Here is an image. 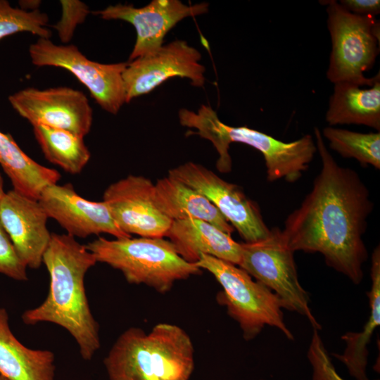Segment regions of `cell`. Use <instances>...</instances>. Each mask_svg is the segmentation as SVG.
<instances>
[{"label": "cell", "instance_id": "1", "mask_svg": "<svg viewBox=\"0 0 380 380\" xmlns=\"http://www.w3.org/2000/svg\"><path fill=\"white\" fill-rule=\"evenodd\" d=\"M314 133L322 167L281 234L293 252L321 253L329 267L358 284L368 258L363 236L374 203L357 172L337 163L317 127Z\"/></svg>", "mask_w": 380, "mask_h": 380}, {"label": "cell", "instance_id": "2", "mask_svg": "<svg viewBox=\"0 0 380 380\" xmlns=\"http://www.w3.org/2000/svg\"><path fill=\"white\" fill-rule=\"evenodd\" d=\"M97 262L86 245L67 234H51L42 263L50 277L45 300L21 316L27 325L50 322L65 329L78 345L81 357L91 360L100 348L99 325L84 288L87 271Z\"/></svg>", "mask_w": 380, "mask_h": 380}, {"label": "cell", "instance_id": "3", "mask_svg": "<svg viewBox=\"0 0 380 380\" xmlns=\"http://www.w3.org/2000/svg\"><path fill=\"white\" fill-rule=\"evenodd\" d=\"M103 364L109 380H189L194 349L177 325L159 323L148 332L133 327L119 336Z\"/></svg>", "mask_w": 380, "mask_h": 380}, {"label": "cell", "instance_id": "4", "mask_svg": "<svg viewBox=\"0 0 380 380\" xmlns=\"http://www.w3.org/2000/svg\"><path fill=\"white\" fill-rule=\"evenodd\" d=\"M86 247L97 262L120 271L127 282L145 284L161 293L168 292L176 281L202 273L196 264L184 260L163 238L109 240L100 236Z\"/></svg>", "mask_w": 380, "mask_h": 380}, {"label": "cell", "instance_id": "5", "mask_svg": "<svg viewBox=\"0 0 380 380\" xmlns=\"http://www.w3.org/2000/svg\"><path fill=\"white\" fill-rule=\"evenodd\" d=\"M196 264L211 273L221 285L222 291L217 293V301L239 323L244 339H253L268 325L293 340L284 322L283 303L272 290L254 281L241 267L215 257L202 254Z\"/></svg>", "mask_w": 380, "mask_h": 380}, {"label": "cell", "instance_id": "6", "mask_svg": "<svg viewBox=\"0 0 380 380\" xmlns=\"http://www.w3.org/2000/svg\"><path fill=\"white\" fill-rule=\"evenodd\" d=\"M327 6V27L331 51L327 78L334 84L349 82L372 87L380 72L366 77L379 53L380 23L376 17L352 13L334 0L321 1Z\"/></svg>", "mask_w": 380, "mask_h": 380}, {"label": "cell", "instance_id": "7", "mask_svg": "<svg viewBox=\"0 0 380 380\" xmlns=\"http://www.w3.org/2000/svg\"><path fill=\"white\" fill-rule=\"evenodd\" d=\"M293 253L285 243L281 230L270 229L265 239L241 243L238 265L278 296L284 308L305 317L315 330H320L309 306V296L299 282Z\"/></svg>", "mask_w": 380, "mask_h": 380}, {"label": "cell", "instance_id": "8", "mask_svg": "<svg viewBox=\"0 0 380 380\" xmlns=\"http://www.w3.org/2000/svg\"><path fill=\"white\" fill-rule=\"evenodd\" d=\"M29 53L34 65L58 67L71 72L104 110L115 115L126 103L122 74L127 63H98L73 44L57 45L45 38L32 44Z\"/></svg>", "mask_w": 380, "mask_h": 380}, {"label": "cell", "instance_id": "9", "mask_svg": "<svg viewBox=\"0 0 380 380\" xmlns=\"http://www.w3.org/2000/svg\"><path fill=\"white\" fill-rule=\"evenodd\" d=\"M168 176L206 197L236 229L245 243L266 239L270 229L258 206L236 184L229 183L204 166L187 162L169 170Z\"/></svg>", "mask_w": 380, "mask_h": 380}, {"label": "cell", "instance_id": "10", "mask_svg": "<svg viewBox=\"0 0 380 380\" xmlns=\"http://www.w3.org/2000/svg\"><path fill=\"white\" fill-rule=\"evenodd\" d=\"M8 101L33 127L62 129L83 137L91 127L93 111L89 100L83 92L70 87H27L10 95Z\"/></svg>", "mask_w": 380, "mask_h": 380}, {"label": "cell", "instance_id": "11", "mask_svg": "<svg viewBox=\"0 0 380 380\" xmlns=\"http://www.w3.org/2000/svg\"><path fill=\"white\" fill-rule=\"evenodd\" d=\"M201 54L184 40H175L158 51L127 62L122 74L125 101L152 91L167 80L187 78L197 87L204 85L205 67Z\"/></svg>", "mask_w": 380, "mask_h": 380}, {"label": "cell", "instance_id": "12", "mask_svg": "<svg viewBox=\"0 0 380 380\" xmlns=\"http://www.w3.org/2000/svg\"><path fill=\"white\" fill-rule=\"evenodd\" d=\"M103 201L118 227L129 235L163 238L171 227L172 220L158 207L155 185L146 177L129 175L110 184Z\"/></svg>", "mask_w": 380, "mask_h": 380}, {"label": "cell", "instance_id": "13", "mask_svg": "<svg viewBox=\"0 0 380 380\" xmlns=\"http://www.w3.org/2000/svg\"><path fill=\"white\" fill-rule=\"evenodd\" d=\"M208 10L205 2L186 5L179 0H153L141 8L118 4L92 13L103 20H121L134 26L137 39L129 62L158 51L167 33L182 19L205 13Z\"/></svg>", "mask_w": 380, "mask_h": 380}, {"label": "cell", "instance_id": "14", "mask_svg": "<svg viewBox=\"0 0 380 380\" xmlns=\"http://www.w3.org/2000/svg\"><path fill=\"white\" fill-rule=\"evenodd\" d=\"M38 201L48 217L55 220L67 234L75 238L102 233L116 239L131 237L118 227L104 201L95 202L82 198L70 183L46 186Z\"/></svg>", "mask_w": 380, "mask_h": 380}, {"label": "cell", "instance_id": "15", "mask_svg": "<svg viewBox=\"0 0 380 380\" xmlns=\"http://www.w3.org/2000/svg\"><path fill=\"white\" fill-rule=\"evenodd\" d=\"M48 218L37 199L13 189L0 201V223L27 267L38 269L42 264L51 236Z\"/></svg>", "mask_w": 380, "mask_h": 380}, {"label": "cell", "instance_id": "16", "mask_svg": "<svg viewBox=\"0 0 380 380\" xmlns=\"http://www.w3.org/2000/svg\"><path fill=\"white\" fill-rule=\"evenodd\" d=\"M228 141L248 145L259 151L265 159L269 182L284 179L298 181L305 172L317 152L310 134L291 142H284L262 132L247 126L231 127Z\"/></svg>", "mask_w": 380, "mask_h": 380}, {"label": "cell", "instance_id": "17", "mask_svg": "<svg viewBox=\"0 0 380 380\" xmlns=\"http://www.w3.org/2000/svg\"><path fill=\"white\" fill-rule=\"evenodd\" d=\"M177 253L195 263L202 254L238 265L241 243L212 224L197 219L174 220L166 235Z\"/></svg>", "mask_w": 380, "mask_h": 380}, {"label": "cell", "instance_id": "18", "mask_svg": "<svg viewBox=\"0 0 380 380\" xmlns=\"http://www.w3.org/2000/svg\"><path fill=\"white\" fill-rule=\"evenodd\" d=\"M0 374L8 380H56L55 355L32 349L15 336L9 315L0 307Z\"/></svg>", "mask_w": 380, "mask_h": 380}, {"label": "cell", "instance_id": "19", "mask_svg": "<svg viewBox=\"0 0 380 380\" xmlns=\"http://www.w3.org/2000/svg\"><path fill=\"white\" fill-rule=\"evenodd\" d=\"M155 185L159 209L172 221L197 219L208 222L231 235L234 229L219 210L203 195L170 176Z\"/></svg>", "mask_w": 380, "mask_h": 380}, {"label": "cell", "instance_id": "20", "mask_svg": "<svg viewBox=\"0 0 380 380\" xmlns=\"http://www.w3.org/2000/svg\"><path fill=\"white\" fill-rule=\"evenodd\" d=\"M329 126L362 125L380 130V77L368 89L349 82L334 84L325 115Z\"/></svg>", "mask_w": 380, "mask_h": 380}, {"label": "cell", "instance_id": "21", "mask_svg": "<svg viewBox=\"0 0 380 380\" xmlns=\"http://www.w3.org/2000/svg\"><path fill=\"white\" fill-rule=\"evenodd\" d=\"M0 165L11 179L13 189L39 199L46 186L57 184L60 173L40 165L19 147L10 134L0 131Z\"/></svg>", "mask_w": 380, "mask_h": 380}, {"label": "cell", "instance_id": "22", "mask_svg": "<svg viewBox=\"0 0 380 380\" xmlns=\"http://www.w3.org/2000/svg\"><path fill=\"white\" fill-rule=\"evenodd\" d=\"M371 289L367 293L369 300L370 313L360 332L348 331L341 336L346 348L342 354L333 355L342 362L349 374L357 380H369L366 369L369 355V344L374 330L380 324V247L376 246L372 254Z\"/></svg>", "mask_w": 380, "mask_h": 380}, {"label": "cell", "instance_id": "23", "mask_svg": "<svg viewBox=\"0 0 380 380\" xmlns=\"http://www.w3.org/2000/svg\"><path fill=\"white\" fill-rule=\"evenodd\" d=\"M33 131L44 157L65 172L78 174L88 163L91 154L83 137L44 125L34 126Z\"/></svg>", "mask_w": 380, "mask_h": 380}, {"label": "cell", "instance_id": "24", "mask_svg": "<svg viewBox=\"0 0 380 380\" xmlns=\"http://www.w3.org/2000/svg\"><path fill=\"white\" fill-rule=\"evenodd\" d=\"M321 133L330 148L342 157L354 158L363 167L380 169L379 132L362 133L328 126Z\"/></svg>", "mask_w": 380, "mask_h": 380}, {"label": "cell", "instance_id": "25", "mask_svg": "<svg viewBox=\"0 0 380 380\" xmlns=\"http://www.w3.org/2000/svg\"><path fill=\"white\" fill-rule=\"evenodd\" d=\"M48 22V15L39 9L25 11L11 6L6 0H0V41L23 32L50 39L51 32L46 27Z\"/></svg>", "mask_w": 380, "mask_h": 380}, {"label": "cell", "instance_id": "26", "mask_svg": "<svg viewBox=\"0 0 380 380\" xmlns=\"http://www.w3.org/2000/svg\"><path fill=\"white\" fill-rule=\"evenodd\" d=\"M61 19L53 25L62 43L68 44L72 39L77 27L83 23L90 13L86 4L78 0H61Z\"/></svg>", "mask_w": 380, "mask_h": 380}, {"label": "cell", "instance_id": "27", "mask_svg": "<svg viewBox=\"0 0 380 380\" xmlns=\"http://www.w3.org/2000/svg\"><path fill=\"white\" fill-rule=\"evenodd\" d=\"M307 355L312 367V380H345L336 371L317 330L314 329Z\"/></svg>", "mask_w": 380, "mask_h": 380}, {"label": "cell", "instance_id": "28", "mask_svg": "<svg viewBox=\"0 0 380 380\" xmlns=\"http://www.w3.org/2000/svg\"><path fill=\"white\" fill-rule=\"evenodd\" d=\"M27 269L0 223V274L15 281H24L28 279Z\"/></svg>", "mask_w": 380, "mask_h": 380}, {"label": "cell", "instance_id": "29", "mask_svg": "<svg viewBox=\"0 0 380 380\" xmlns=\"http://www.w3.org/2000/svg\"><path fill=\"white\" fill-rule=\"evenodd\" d=\"M339 4L349 12L359 15L376 17L380 13L379 0H341Z\"/></svg>", "mask_w": 380, "mask_h": 380}, {"label": "cell", "instance_id": "30", "mask_svg": "<svg viewBox=\"0 0 380 380\" xmlns=\"http://www.w3.org/2000/svg\"><path fill=\"white\" fill-rule=\"evenodd\" d=\"M41 4L40 1H20L19 4L20 5V8L27 11H34L39 9L38 7Z\"/></svg>", "mask_w": 380, "mask_h": 380}, {"label": "cell", "instance_id": "31", "mask_svg": "<svg viewBox=\"0 0 380 380\" xmlns=\"http://www.w3.org/2000/svg\"><path fill=\"white\" fill-rule=\"evenodd\" d=\"M4 194H5V191L4 190V180L0 174V201L2 198L3 196L4 195Z\"/></svg>", "mask_w": 380, "mask_h": 380}, {"label": "cell", "instance_id": "32", "mask_svg": "<svg viewBox=\"0 0 380 380\" xmlns=\"http://www.w3.org/2000/svg\"><path fill=\"white\" fill-rule=\"evenodd\" d=\"M0 380H8L6 377H4L3 375L0 374Z\"/></svg>", "mask_w": 380, "mask_h": 380}, {"label": "cell", "instance_id": "33", "mask_svg": "<svg viewBox=\"0 0 380 380\" xmlns=\"http://www.w3.org/2000/svg\"><path fill=\"white\" fill-rule=\"evenodd\" d=\"M262 380H263V379H262Z\"/></svg>", "mask_w": 380, "mask_h": 380}]
</instances>
